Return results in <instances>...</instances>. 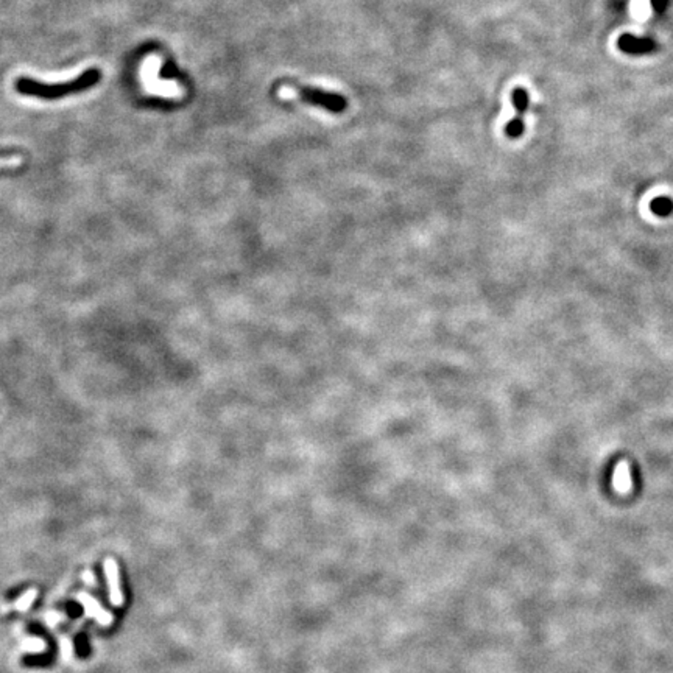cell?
I'll use <instances>...</instances> for the list:
<instances>
[{"instance_id": "8fae6325", "label": "cell", "mask_w": 673, "mask_h": 673, "mask_svg": "<svg viewBox=\"0 0 673 673\" xmlns=\"http://www.w3.org/2000/svg\"><path fill=\"white\" fill-rule=\"evenodd\" d=\"M72 653H74V645L70 642V639H66V638L61 639V656L64 661H70Z\"/></svg>"}, {"instance_id": "9c48e42d", "label": "cell", "mask_w": 673, "mask_h": 673, "mask_svg": "<svg viewBox=\"0 0 673 673\" xmlns=\"http://www.w3.org/2000/svg\"><path fill=\"white\" fill-rule=\"evenodd\" d=\"M36 597H38V591L35 588H31V589H28V591H25L21 595V597H19V600L15 604V608L21 613L28 611L30 606L33 605V601L36 600Z\"/></svg>"}, {"instance_id": "7a4b0ae2", "label": "cell", "mask_w": 673, "mask_h": 673, "mask_svg": "<svg viewBox=\"0 0 673 673\" xmlns=\"http://www.w3.org/2000/svg\"><path fill=\"white\" fill-rule=\"evenodd\" d=\"M163 66V58L153 53L149 55L142 63V67H140V78H142L145 91L156 95V97H164V99H175L179 100L184 97V88L179 85L178 81L173 80H161L159 78V70Z\"/></svg>"}, {"instance_id": "3957f363", "label": "cell", "mask_w": 673, "mask_h": 673, "mask_svg": "<svg viewBox=\"0 0 673 673\" xmlns=\"http://www.w3.org/2000/svg\"><path fill=\"white\" fill-rule=\"evenodd\" d=\"M278 94L281 99H297L301 101H306V103L324 108V110H328L331 113H342L346 108V100L344 97H342V95L324 92V91H319V89H312L307 86H299V88L282 86Z\"/></svg>"}, {"instance_id": "ba28073f", "label": "cell", "mask_w": 673, "mask_h": 673, "mask_svg": "<svg viewBox=\"0 0 673 673\" xmlns=\"http://www.w3.org/2000/svg\"><path fill=\"white\" fill-rule=\"evenodd\" d=\"M651 213L659 217H669L673 213V201L669 197H658L650 204Z\"/></svg>"}, {"instance_id": "7c38bea8", "label": "cell", "mask_w": 673, "mask_h": 673, "mask_svg": "<svg viewBox=\"0 0 673 673\" xmlns=\"http://www.w3.org/2000/svg\"><path fill=\"white\" fill-rule=\"evenodd\" d=\"M667 5H669V0H651V6L658 13H663L665 8H667Z\"/></svg>"}, {"instance_id": "5bb4252c", "label": "cell", "mask_w": 673, "mask_h": 673, "mask_svg": "<svg viewBox=\"0 0 673 673\" xmlns=\"http://www.w3.org/2000/svg\"><path fill=\"white\" fill-rule=\"evenodd\" d=\"M83 580H85V581H91L92 585L95 583V579L92 576V572H85V575H83Z\"/></svg>"}, {"instance_id": "5b68a950", "label": "cell", "mask_w": 673, "mask_h": 673, "mask_svg": "<svg viewBox=\"0 0 673 673\" xmlns=\"http://www.w3.org/2000/svg\"><path fill=\"white\" fill-rule=\"evenodd\" d=\"M617 46L628 55H647L656 50V42L651 38H638L630 33H625L619 38Z\"/></svg>"}, {"instance_id": "8992f818", "label": "cell", "mask_w": 673, "mask_h": 673, "mask_svg": "<svg viewBox=\"0 0 673 673\" xmlns=\"http://www.w3.org/2000/svg\"><path fill=\"white\" fill-rule=\"evenodd\" d=\"M105 574H106V581L108 588H110V601L114 606H124L125 597L122 594L120 588V575H119V567L117 563L113 558H106L105 561Z\"/></svg>"}, {"instance_id": "277c9868", "label": "cell", "mask_w": 673, "mask_h": 673, "mask_svg": "<svg viewBox=\"0 0 673 673\" xmlns=\"http://www.w3.org/2000/svg\"><path fill=\"white\" fill-rule=\"evenodd\" d=\"M513 103H515L516 115L515 119H511L508 124H506L505 133L508 138L517 139L524 133V115L527 113V108H529V94L524 88L517 86L515 91H513Z\"/></svg>"}, {"instance_id": "52a82bcc", "label": "cell", "mask_w": 673, "mask_h": 673, "mask_svg": "<svg viewBox=\"0 0 673 673\" xmlns=\"http://www.w3.org/2000/svg\"><path fill=\"white\" fill-rule=\"evenodd\" d=\"M76 597H78L80 604L85 606V611H86L88 617L95 619L100 625H103V626H108V625L113 624V620H114L113 614L108 613L105 608L101 606L99 601L92 597V595L80 592L78 595H76Z\"/></svg>"}, {"instance_id": "6da1fadb", "label": "cell", "mask_w": 673, "mask_h": 673, "mask_svg": "<svg viewBox=\"0 0 673 673\" xmlns=\"http://www.w3.org/2000/svg\"><path fill=\"white\" fill-rule=\"evenodd\" d=\"M100 80V72L97 69H89L83 72L78 78L70 80L66 83H53V85H46V83L30 80V78H19L16 81V89L22 95H30V97L53 100L66 95L78 94L86 91V89L97 85Z\"/></svg>"}, {"instance_id": "4fadbf2b", "label": "cell", "mask_w": 673, "mask_h": 673, "mask_svg": "<svg viewBox=\"0 0 673 673\" xmlns=\"http://www.w3.org/2000/svg\"><path fill=\"white\" fill-rule=\"evenodd\" d=\"M61 619H64V616H63V614H58V613H49L46 616V620L49 622V625H52V626L56 625Z\"/></svg>"}, {"instance_id": "30bf717a", "label": "cell", "mask_w": 673, "mask_h": 673, "mask_svg": "<svg viewBox=\"0 0 673 673\" xmlns=\"http://www.w3.org/2000/svg\"><path fill=\"white\" fill-rule=\"evenodd\" d=\"M22 650L28 653H42L46 650V642L40 638H28L22 640Z\"/></svg>"}]
</instances>
